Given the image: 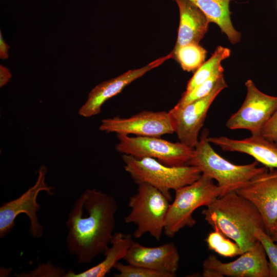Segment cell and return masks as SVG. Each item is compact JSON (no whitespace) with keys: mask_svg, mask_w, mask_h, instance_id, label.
<instances>
[{"mask_svg":"<svg viewBox=\"0 0 277 277\" xmlns=\"http://www.w3.org/2000/svg\"><path fill=\"white\" fill-rule=\"evenodd\" d=\"M47 168L44 165L39 167L35 183L18 197L5 203L0 207V238L6 236L15 226V220L21 213L26 214L30 221V233L35 239L41 238L44 228L38 220L37 212L40 205L37 202L38 193L45 191L51 195L54 188L45 182Z\"/></svg>","mask_w":277,"mask_h":277,"instance_id":"cell-8","label":"cell"},{"mask_svg":"<svg viewBox=\"0 0 277 277\" xmlns=\"http://www.w3.org/2000/svg\"><path fill=\"white\" fill-rule=\"evenodd\" d=\"M231 53L230 49L221 46L216 48L214 53L194 72L188 81L186 90L187 93L206 81L213 73L215 68L221 64V62L228 58Z\"/></svg>","mask_w":277,"mask_h":277,"instance_id":"cell-21","label":"cell"},{"mask_svg":"<svg viewBox=\"0 0 277 277\" xmlns=\"http://www.w3.org/2000/svg\"><path fill=\"white\" fill-rule=\"evenodd\" d=\"M114 268L118 271L115 277H169L164 273L130 264L117 262Z\"/></svg>","mask_w":277,"mask_h":277,"instance_id":"cell-25","label":"cell"},{"mask_svg":"<svg viewBox=\"0 0 277 277\" xmlns=\"http://www.w3.org/2000/svg\"><path fill=\"white\" fill-rule=\"evenodd\" d=\"M99 128L107 133L140 136L160 137L174 133L170 116L166 111L144 110L129 117L104 118Z\"/></svg>","mask_w":277,"mask_h":277,"instance_id":"cell-12","label":"cell"},{"mask_svg":"<svg viewBox=\"0 0 277 277\" xmlns=\"http://www.w3.org/2000/svg\"><path fill=\"white\" fill-rule=\"evenodd\" d=\"M131 234L116 232L111 241V246L104 253L105 259L100 263L80 273L69 270L65 277H104L114 268L120 260L124 259L133 243Z\"/></svg>","mask_w":277,"mask_h":277,"instance_id":"cell-18","label":"cell"},{"mask_svg":"<svg viewBox=\"0 0 277 277\" xmlns=\"http://www.w3.org/2000/svg\"><path fill=\"white\" fill-rule=\"evenodd\" d=\"M124 168L137 184L145 183L161 191L169 200L171 190L174 191L190 184L201 176L195 166L186 165L170 166L151 157L136 158L123 154Z\"/></svg>","mask_w":277,"mask_h":277,"instance_id":"cell-4","label":"cell"},{"mask_svg":"<svg viewBox=\"0 0 277 277\" xmlns=\"http://www.w3.org/2000/svg\"><path fill=\"white\" fill-rule=\"evenodd\" d=\"M277 230V220H276V221H275V224H274V226H273V228H272V230L271 232H272L273 230ZM271 232H270V233H271Z\"/></svg>","mask_w":277,"mask_h":277,"instance_id":"cell-31","label":"cell"},{"mask_svg":"<svg viewBox=\"0 0 277 277\" xmlns=\"http://www.w3.org/2000/svg\"><path fill=\"white\" fill-rule=\"evenodd\" d=\"M246 95L239 110L226 123L229 129H246L251 134H259L272 114L277 110V96L261 91L251 80L245 82Z\"/></svg>","mask_w":277,"mask_h":277,"instance_id":"cell-10","label":"cell"},{"mask_svg":"<svg viewBox=\"0 0 277 277\" xmlns=\"http://www.w3.org/2000/svg\"><path fill=\"white\" fill-rule=\"evenodd\" d=\"M174 199L170 204L164 233L173 237L182 229L192 227L196 223L193 216L194 211L200 207L207 206L222 191L213 180L202 174L193 183L175 190Z\"/></svg>","mask_w":277,"mask_h":277,"instance_id":"cell-5","label":"cell"},{"mask_svg":"<svg viewBox=\"0 0 277 277\" xmlns=\"http://www.w3.org/2000/svg\"><path fill=\"white\" fill-rule=\"evenodd\" d=\"M124 260L128 264L174 277L179 267L180 255L176 246L172 242L147 247L133 242Z\"/></svg>","mask_w":277,"mask_h":277,"instance_id":"cell-15","label":"cell"},{"mask_svg":"<svg viewBox=\"0 0 277 277\" xmlns=\"http://www.w3.org/2000/svg\"><path fill=\"white\" fill-rule=\"evenodd\" d=\"M170 58H172L171 52L142 67L129 70L98 84L89 93L86 102L79 109L78 114L84 117H90L100 114L103 105L107 101L120 93L131 83Z\"/></svg>","mask_w":277,"mask_h":277,"instance_id":"cell-14","label":"cell"},{"mask_svg":"<svg viewBox=\"0 0 277 277\" xmlns=\"http://www.w3.org/2000/svg\"><path fill=\"white\" fill-rule=\"evenodd\" d=\"M235 192L258 209L270 234L277 220V169L256 175Z\"/></svg>","mask_w":277,"mask_h":277,"instance_id":"cell-13","label":"cell"},{"mask_svg":"<svg viewBox=\"0 0 277 277\" xmlns=\"http://www.w3.org/2000/svg\"><path fill=\"white\" fill-rule=\"evenodd\" d=\"M254 233L263 246L268 259L269 277H277V243L262 228H255Z\"/></svg>","mask_w":277,"mask_h":277,"instance_id":"cell-24","label":"cell"},{"mask_svg":"<svg viewBox=\"0 0 277 277\" xmlns=\"http://www.w3.org/2000/svg\"><path fill=\"white\" fill-rule=\"evenodd\" d=\"M227 87L224 76L207 96L182 107L175 106L168 112L180 142L194 149L197 144L207 112L219 93Z\"/></svg>","mask_w":277,"mask_h":277,"instance_id":"cell-9","label":"cell"},{"mask_svg":"<svg viewBox=\"0 0 277 277\" xmlns=\"http://www.w3.org/2000/svg\"><path fill=\"white\" fill-rule=\"evenodd\" d=\"M208 141L223 151L245 153L267 168L277 169V144L261 134H251L242 140L209 136Z\"/></svg>","mask_w":277,"mask_h":277,"instance_id":"cell-16","label":"cell"},{"mask_svg":"<svg viewBox=\"0 0 277 277\" xmlns=\"http://www.w3.org/2000/svg\"><path fill=\"white\" fill-rule=\"evenodd\" d=\"M171 53L172 58L187 72H195L205 62L207 55L206 50L195 43L174 48Z\"/></svg>","mask_w":277,"mask_h":277,"instance_id":"cell-20","label":"cell"},{"mask_svg":"<svg viewBox=\"0 0 277 277\" xmlns=\"http://www.w3.org/2000/svg\"><path fill=\"white\" fill-rule=\"evenodd\" d=\"M117 152L138 159L153 158L170 166L187 165L193 153L194 149L180 142L173 143L160 137L117 134Z\"/></svg>","mask_w":277,"mask_h":277,"instance_id":"cell-7","label":"cell"},{"mask_svg":"<svg viewBox=\"0 0 277 277\" xmlns=\"http://www.w3.org/2000/svg\"><path fill=\"white\" fill-rule=\"evenodd\" d=\"M137 192L129 197L131 210L124 217L127 224H134L135 239L148 233L155 240L164 233L169 200L161 191L145 183L137 184Z\"/></svg>","mask_w":277,"mask_h":277,"instance_id":"cell-6","label":"cell"},{"mask_svg":"<svg viewBox=\"0 0 277 277\" xmlns=\"http://www.w3.org/2000/svg\"><path fill=\"white\" fill-rule=\"evenodd\" d=\"M261 134L277 144V110L266 123Z\"/></svg>","mask_w":277,"mask_h":277,"instance_id":"cell-26","label":"cell"},{"mask_svg":"<svg viewBox=\"0 0 277 277\" xmlns=\"http://www.w3.org/2000/svg\"><path fill=\"white\" fill-rule=\"evenodd\" d=\"M209 136V130L203 129L187 165L196 167L202 174L215 180L222 191L221 196L235 191L268 169L258 167L256 161L245 165L229 162L215 151L208 141Z\"/></svg>","mask_w":277,"mask_h":277,"instance_id":"cell-3","label":"cell"},{"mask_svg":"<svg viewBox=\"0 0 277 277\" xmlns=\"http://www.w3.org/2000/svg\"><path fill=\"white\" fill-rule=\"evenodd\" d=\"M179 8L180 22L174 48L199 44L208 32L210 22L204 13L188 0H173Z\"/></svg>","mask_w":277,"mask_h":277,"instance_id":"cell-17","label":"cell"},{"mask_svg":"<svg viewBox=\"0 0 277 277\" xmlns=\"http://www.w3.org/2000/svg\"><path fill=\"white\" fill-rule=\"evenodd\" d=\"M49 264H44L45 269L43 265L42 266H38L35 270L32 271L31 273H30V276H65L66 273H65L64 270L62 268L58 267L55 270H50L56 268L52 265Z\"/></svg>","mask_w":277,"mask_h":277,"instance_id":"cell-27","label":"cell"},{"mask_svg":"<svg viewBox=\"0 0 277 277\" xmlns=\"http://www.w3.org/2000/svg\"><path fill=\"white\" fill-rule=\"evenodd\" d=\"M198 7L210 23H214L225 34L232 44L238 43L241 34L233 27L231 20L230 3L233 0H188Z\"/></svg>","mask_w":277,"mask_h":277,"instance_id":"cell-19","label":"cell"},{"mask_svg":"<svg viewBox=\"0 0 277 277\" xmlns=\"http://www.w3.org/2000/svg\"><path fill=\"white\" fill-rule=\"evenodd\" d=\"M223 73V67L220 64L206 81L190 91L187 93L184 92L181 98L175 106L182 107L194 101L201 99L209 95L212 91L217 81L224 76Z\"/></svg>","mask_w":277,"mask_h":277,"instance_id":"cell-23","label":"cell"},{"mask_svg":"<svg viewBox=\"0 0 277 277\" xmlns=\"http://www.w3.org/2000/svg\"><path fill=\"white\" fill-rule=\"evenodd\" d=\"M205 241L209 250L221 256L233 258L242 254L239 245L216 227L213 228V231L208 234Z\"/></svg>","mask_w":277,"mask_h":277,"instance_id":"cell-22","label":"cell"},{"mask_svg":"<svg viewBox=\"0 0 277 277\" xmlns=\"http://www.w3.org/2000/svg\"><path fill=\"white\" fill-rule=\"evenodd\" d=\"M205 220L236 242L243 253L258 241L256 228L266 230L263 219L249 201L232 191L215 199L202 211Z\"/></svg>","mask_w":277,"mask_h":277,"instance_id":"cell-2","label":"cell"},{"mask_svg":"<svg viewBox=\"0 0 277 277\" xmlns=\"http://www.w3.org/2000/svg\"><path fill=\"white\" fill-rule=\"evenodd\" d=\"M270 235L272 239L277 243V230H273L270 233Z\"/></svg>","mask_w":277,"mask_h":277,"instance_id":"cell-30","label":"cell"},{"mask_svg":"<svg viewBox=\"0 0 277 277\" xmlns=\"http://www.w3.org/2000/svg\"><path fill=\"white\" fill-rule=\"evenodd\" d=\"M117 207L112 196L95 188L86 189L75 201L66 222V244L78 264L90 263L108 248Z\"/></svg>","mask_w":277,"mask_h":277,"instance_id":"cell-1","label":"cell"},{"mask_svg":"<svg viewBox=\"0 0 277 277\" xmlns=\"http://www.w3.org/2000/svg\"><path fill=\"white\" fill-rule=\"evenodd\" d=\"M11 77V73L6 67L0 65V87L6 85Z\"/></svg>","mask_w":277,"mask_h":277,"instance_id":"cell-28","label":"cell"},{"mask_svg":"<svg viewBox=\"0 0 277 277\" xmlns=\"http://www.w3.org/2000/svg\"><path fill=\"white\" fill-rule=\"evenodd\" d=\"M10 48L9 45L4 41L2 31H0V57L2 60L7 59L9 57L8 50Z\"/></svg>","mask_w":277,"mask_h":277,"instance_id":"cell-29","label":"cell"},{"mask_svg":"<svg viewBox=\"0 0 277 277\" xmlns=\"http://www.w3.org/2000/svg\"><path fill=\"white\" fill-rule=\"evenodd\" d=\"M203 277H269L268 262L258 241L235 260L224 263L209 255L202 263Z\"/></svg>","mask_w":277,"mask_h":277,"instance_id":"cell-11","label":"cell"}]
</instances>
